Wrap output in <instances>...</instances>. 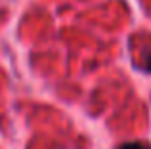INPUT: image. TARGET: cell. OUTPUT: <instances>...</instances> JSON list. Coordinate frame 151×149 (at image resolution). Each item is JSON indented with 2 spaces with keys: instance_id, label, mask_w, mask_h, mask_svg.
Segmentation results:
<instances>
[{
  "instance_id": "1",
  "label": "cell",
  "mask_w": 151,
  "mask_h": 149,
  "mask_svg": "<svg viewBox=\"0 0 151 149\" xmlns=\"http://www.w3.org/2000/svg\"><path fill=\"white\" fill-rule=\"evenodd\" d=\"M117 149H151V145L145 142H128V143L117 145Z\"/></svg>"
}]
</instances>
